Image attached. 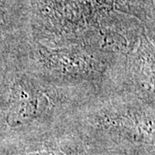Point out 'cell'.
Wrapping results in <instances>:
<instances>
[{
    "label": "cell",
    "instance_id": "6da1fadb",
    "mask_svg": "<svg viewBox=\"0 0 155 155\" xmlns=\"http://www.w3.org/2000/svg\"><path fill=\"white\" fill-rule=\"evenodd\" d=\"M37 98L29 97L28 95L22 92L19 95V101L12 109L8 116V122L13 127L28 124L35 118L38 111Z\"/></svg>",
    "mask_w": 155,
    "mask_h": 155
},
{
    "label": "cell",
    "instance_id": "7a4b0ae2",
    "mask_svg": "<svg viewBox=\"0 0 155 155\" xmlns=\"http://www.w3.org/2000/svg\"><path fill=\"white\" fill-rule=\"evenodd\" d=\"M120 5L143 16L153 17L154 0H118Z\"/></svg>",
    "mask_w": 155,
    "mask_h": 155
},
{
    "label": "cell",
    "instance_id": "3957f363",
    "mask_svg": "<svg viewBox=\"0 0 155 155\" xmlns=\"http://www.w3.org/2000/svg\"><path fill=\"white\" fill-rule=\"evenodd\" d=\"M19 155H62L61 153L56 152V151H40V152H33V153H28L24 154Z\"/></svg>",
    "mask_w": 155,
    "mask_h": 155
}]
</instances>
